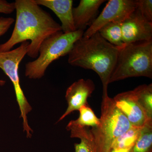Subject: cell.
<instances>
[{
	"mask_svg": "<svg viewBox=\"0 0 152 152\" xmlns=\"http://www.w3.org/2000/svg\"><path fill=\"white\" fill-rule=\"evenodd\" d=\"M14 2L16 12L15 27L8 40L0 45V53L9 51L17 44L30 40L27 55L36 58L43 42L61 31V25L35 0H16Z\"/></svg>",
	"mask_w": 152,
	"mask_h": 152,
	"instance_id": "1",
	"label": "cell"
},
{
	"mask_svg": "<svg viewBox=\"0 0 152 152\" xmlns=\"http://www.w3.org/2000/svg\"><path fill=\"white\" fill-rule=\"evenodd\" d=\"M120 49L105 40L97 32L89 38L82 37L75 42L68 54V63L97 74L102 83L103 96L108 94V86Z\"/></svg>",
	"mask_w": 152,
	"mask_h": 152,
	"instance_id": "2",
	"label": "cell"
},
{
	"mask_svg": "<svg viewBox=\"0 0 152 152\" xmlns=\"http://www.w3.org/2000/svg\"><path fill=\"white\" fill-rule=\"evenodd\" d=\"M140 77L152 78V41L126 44L120 48L109 84Z\"/></svg>",
	"mask_w": 152,
	"mask_h": 152,
	"instance_id": "3",
	"label": "cell"
},
{
	"mask_svg": "<svg viewBox=\"0 0 152 152\" xmlns=\"http://www.w3.org/2000/svg\"><path fill=\"white\" fill-rule=\"evenodd\" d=\"M99 118V126L90 129L97 152H110L114 141L132 126L108 94L102 96Z\"/></svg>",
	"mask_w": 152,
	"mask_h": 152,
	"instance_id": "4",
	"label": "cell"
},
{
	"mask_svg": "<svg viewBox=\"0 0 152 152\" xmlns=\"http://www.w3.org/2000/svg\"><path fill=\"white\" fill-rule=\"evenodd\" d=\"M84 32L83 30L68 34L61 31L47 38L40 47L37 58L26 64L25 76L32 79L42 77L54 61L69 54L74 44L83 37Z\"/></svg>",
	"mask_w": 152,
	"mask_h": 152,
	"instance_id": "5",
	"label": "cell"
},
{
	"mask_svg": "<svg viewBox=\"0 0 152 152\" xmlns=\"http://www.w3.org/2000/svg\"><path fill=\"white\" fill-rule=\"evenodd\" d=\"M29 42H23L20 46L14 50L0 53V69L6 74L13 85L17 101L23 119V131L27 137L31 138L33 130L28 123V114L31 111L32 107L25 96L20 85L18 70L19 65L28 53Z\"/></svg>",
	"mask_w": 152,
	"mask_h": 152,
	"instance_id": "6",
	"label": "cell"
},
{
	"mask_svg": "<svg viewBox=\"0 0 152 152\" xmlns=\"http://www.w3.org/2000/svg\"><path fill=\"white\" fill-rule=\"evenodd\" d=\"M136 9V1L110 0L100 15L84 32L83 37L89 38L97 32L101 28L113 22L122 23Z\"/></svg>",
	"mask_w": 152,
	"mask_h": 152,
	"instance_id": "7",
	"label": "cell"
},
{
	"mask_svg": "<svg viewBox=\"0 0 152 152\" xmlns=\"http://www.w3.org/2000/svg\"><path fill=\"white\" fill-rule=\"evenodd\" d=\"M125 44L152 41V22L147 20L135 10L121 23Z\"/></svg>",
	"mask_w": 152,
	"mask_h": 152,
	"instance_id": "8",
	"label": "cell"
},
{
	"mask_svg": "<svg viewBox=\"0 0 152 152\" xmlns=\"http://www.w3.org/2000/svg\"><path fill=\"white\" fill-rule=\"evenodd\" d=\"M113 99L116 106L132 126L142 128L147 123L152 122L147 116L133 90L120 93Z\"/></svg>",
	"mask_w": 152,
	"mask_h": 152,
	"instance_id": "9",
	"label": "cell"
},
{
	"mask_svg": "<svg viewBox=\"0 0 152 152\" xmlns=\"http://www.w3.org/2000/svg\"><path fill=\"white\" fill-rule=\"evenodd\" d=\"M95 89L94 83L91 79H80L72 84L68 88L66 93L67 108L60 117L58 122L62 121L72 112L79 110L82 106L88 104V99L91 96Z\"/></svg>",
	"mask_w": 152,
	"mask_h": 152,
	"instance_id": "10",
	"label": "cell"
},
{
	"mask_svg": "<svg viewBox=\"0 0 152 152\" xmlns=\"http://www.w3.org/2000/svg\"><path fill=\"white\" fill-rule=\"evenodd\" d=\"M39 6L46 7L51 10L61 23V31L65 34L73 32L76 30L73 17L72 0H35Z\"/></svg>",
	"mask_w": 152,
	"mask_h": 152,
	"instance_id": "11",
	"label": "cell"
},
{
	"mask_svg": "<svg viewBox=\"0 0 152 152\" xmlns=\"http://www.w3.org/2000/svg\"><path fill=\"white\" fill-rule=\"evenodd\" d=\"M104 0H81L78 6L73 8V17L76 30H83L96 14Z\"/></svg>",
	"mask_w": 152,
	"mask_h": 152,
	"instance_id": "12",
	"label": "cell"
},
{
	"mask_svg": "<svg viewBox=\"0 0 152 152\" xmlns=\"http://www.w3.org/2000/svg\"><path fill=\"white\" fill-rule=\"evenodd\" d=\"M66 129L71 131V138L80 139L79 143H75V152H97L94 140L89 127H79L67 126Z\"/></svg>",
	"mask_w": 152,
	"mask_h": 152,
	"instance_id": "13",
	"label": "cell"
},
{
	"mask_svg": "<svg viewBox=\"0 0 152 152\" xmlns=\"http://www.w3.org/2000/svg\"><path fill=\"white\" fill-rule=\"evenodd\" d=\"M121 22L109 23L98 31L100 35L106 41L115 46L122 48L126 44L123 42Z\"/></svg>",
	"mask_w": 152,
	"mask_h": 152,
	"instance_id": "14",
	"label": "cell"
},
{
	"mask_svg": "<svg viewBox=\"0 0 152 152\" xmlns=\"http://www.w3.org/2000/svg\"><path fill=\"white\" fill-rule=\"evenodd\" d=\"M80 115L76 120H72L68 126H74L79 127H96L99 124L100 118L95 115L92 109L88 104L85 105L79 109Z\"/></svg>",
	"mask_w": 152,
	"mask_h": 152,
	"instance_id": "15",
	"label": "cell"
},
{
	"mask_svg": "<svg viewBox=\"0 0 152 152\" xmlns=\"http://www.w3.org/2000/svg\"><path fill=\"white\" fill-rule=\"evenodd\" d=\"M133 91L147 116L152 121V84L141 85Z\"/></svg>",
	"mask_w": 152,
	"mask_h": 152,
	"instance_id": "16",
	"label": "cell"
},
{
	"mask_svg": "<svg viewBox=\"0 0 152 152\" xmlns=\"http://www.w3.org/2000/svg\"><path fill=\"white\" fill-rule=\"evenodd\" d=\"M130 152H152V122L147 123L142 128Z\"/></svg>",
	"mask_w": 152,
	"mask_h": 152,
	"instance_id": "17",
	"label": "cell"
},
{
	"mask_svg": "<svg viewBox=\"0 0 152 152\" xmlns=\"http://www.w3.org/2000/svg\"><path fill=\"white\" fill-rule=\"evenodd\" d=\"M142 128L132 126L130 129L114 141L112 149L132 148L138 138Z\"/></svg>",
	"mask_w": 152,
	"mask_h": 152,
	"instance_id": "18",
	"label": "cell"
},
{
	"mask_svg": "<svg viewBox=\"0 0 152 152\" xmlns=\"http://www.w3.org/2000/svg\"><path fill=\"white\" fill-rule=\"evenodd\" d=\"M136 3V10L147 20L152 22V0H138Z\"/></svg>",
	"mask_w": 152,
	"mask_h": 152,
	"instance_id": "19",
	"label": "cell"
},
{
	"mask_svg": "<svg viewBox=\"0 0 152 152\" xmlns=\"http://www.w3.org/2000/svg\"><path fill=\"white\" fill-rule=\"evenodd\" d=\"M14 22L15 20L13 18H0V37L8 31Z\"/></svg>",
	"mask_w": 152,
	"mask_h": 152,
	"instance_id": "20",
	"label": "cell"
},
{
	"mask_svg": "<svg viewBox=\"0 0 152 152\" xmlns=\"http://www.w3.org/2000/svg\"><path fill=\"white\" fill-rule=\"evenodd\" d=\"M15 10V2L10 3L5 0H0V13L10 14Z\"/></svg>",
	"mask_w": 152,
	"mask_h": 152,
	"instance_id": "21",
	"label": "cell"
},
{
	"mask_svg": "<svg viewBox=\"0 0 152 152\" xmlns=\"http://www.w3.org/2000/svg\"><path fill=\"white\" fill-rule=\"evenodd\" d=\"M131 149H112L110 152H130Z\"/></svg>",
	"mask_w": 152,
	"mask_h": 152,
	"instance_id": "22",
	"label": "cell"
},
{
	"mask_svg": "<svg viewBox=\"0 0 152 152\" xmlns=\"http://www.w3.org/2000/svg\"><path fill=\"white\" fill-rule=\"evenodd\" d=\"M6 83V81L4 80H0V86H4Z\"/></svg>",
	"mask_w": 152,
	"mask_h": 152,
	"instance_id": "23",
	"label": "cell"
}]
</instances>
